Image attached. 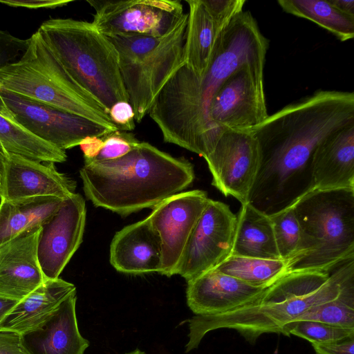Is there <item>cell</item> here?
<instances>
[{
	"mask_svg": "<svg viewBox=\"0 0 354 354\" xmlns=\"http://www.w3.org/2000/svg\"><path fill=\"white\" fill-rule=\"evenodd\" d=\"M354 283V259L331 272H288L245 304L220 314L195 315L189 320L186 353L196 348L208 333L219 328L236 330L254 343L265 333H281L310 308L337 299Z\"/></svg>",
	"mask_w": 354,
	"mask_h": 354,
	"instance_id": "3957f363",
	"label": "cell"
},
{
	"mask_svg": "<svg viewBox=\"0 0 354 354\" xmlns=\"http://www.w3.org/2000/svg\"><path fill=\"white\" fill-rule=\"evenodd\" d=\"M329 2L340 12L354 18L353 0H329Z\"/></svg>",
	"mask_w": 354,
	"mask_h": 354,
	"instance_id": "f35d334b",
	"label": "cell"
},
{
	"mask_svg": "<svg viewBox=\"0 0 354 354\" xmlns=\"http://www.w3.org/2000/svg\"><path fill=\"white\" fill-rule=\"evenodd\" d=\"M162 248L159 236L147 218L123 227L110 245V263L118 272L133 274L160 272Z\"/></svg>",
	"mask_w": 354,
	"mask_h": 354,
	"instance_id": "44dd1931",
	"label": "cell"
},
{
	"mask_svg": "<svg viewBox=\"0 0 354 354\" xmlns=\"http://www.w3.org/2000/svg\"><path fill=\"white\" fill-rule=\"evenodd\" d=\"M268 216L280 258L288 263L298 256L301 245L300 227L293 205Z\"/></svg>",
	"mask_w": 354,
	"mask_h": 354,
	"instance_id": "f546056e",
	"label": "cell"
},
{
	"mask_svg": "<svg viewBox=\"0 0 354 354\" xmlns=\"http://www.w3.org/2000/svg\"><path fill=\"white\" fill-rule=\"evenodd\" d=\"M86 198L121 216L153 207L194 179L192 164L147 142L111 160L84 162L80 170Z\"/></svg>",
	"mask_w": 354,
	"mask_h": 354,
	"instance_id": "277c9868",
	"label": "cell"
},
{
	"mask_svg": "<svg viewBox=\"0 0 354 354\" xmlns=\"http://www.w3.org/2000/svg\"><path fill=\"white\" fill-rule=\"evenodd\" d=\"M74 284L61 278L46 279L19 301L0 322V330L21 335L40 325L72 292Z\"/></svg>",
	"mask_w": 354,
	"mask_h": 354,
	"instance_id": "603a6c76",
	"label": "cell"
},
{
	"mask_svg": "<svg viewBox=\"0 0 354 354\" xmlns=\"http://www.w3.org/2000/svg\"><path fill=\"white\" fill-rule=\"evenodd\" d=\"M311 345L315 354H354L353 338L327 343L314 342Z\"/></svg>",
	"mask_w": 354,
	"mask_h": 354,
	"instance_id": "e575fe53",
	"label": "cell"
},
{
	"mask_svg": "<svg viewBox=\"0 0 354 354\" xmlns=\"http://www.w3.org/2000/svg\"><path fill=\"white\" fill-rule=\"evenodd\" d=\"M209 199L205 192L194 189L174 194L153 207L147 218L160 239V274H176L185 245Z\"/></svg>",
	"mask_w": 354,
	"mask_h": 354,
	"instance_id": "5bb4252c",
	"label": "cell"
},
{
	"mask_svg": "<svg viewBox=\"0 0 354 354\" xmlns=\"http://www.w3.org/2000/svg\"><path fill=\"white\" fill-rule=\"evenodd\" d=\"M187 13L165 35L107 36L118 54L129 102L140 123L162 87L184 64Z\"/></svg>",
	"mask_w": 354,
	"mask_h": 354,
	"instance_id": "ba28073f",
	"label": "cell"
},
{
	"mask_svg": "<svg viewBox=\"0 0 354 354\" xmlns=\"http://www.w3.org/2000/svg\"><path fill=\"white\" fill-rule=\"evenodd\" d=\"M265 288L211 269L187 282V305L196 315L220 314L243 306Z\"/></svg>",
	"mask_w": 354,
	"mask_h": 354,
	"instance_id": "ffe728a7",
	"label": "cell"
},
{
	"mask_svg": "<svg viewBox=\"0 0 354 354\" xmlns=\"http://www.w3.org/2000/svg\"><path fill=\"white\" fill-rule=\"evenodd\" d=\"M126 354H147L145 352L140 351V349H136L131 352L127 353Z\"/></svg>",
	"mask_w": 354,
	"mask_h": 354,
	"instance_id": "60d3db41",
	"label": "cell"
},
{
	"mask_svg": "<svg viewBox=\"0 0 354 354\" xmlns=\"http://www.w3.org/2000/svg\"><path fill=\"white\" fill-rule=\"evenodd\" d=\"M268 46L250 11L234 16L216 41L206 72L198 75L183 64L156 97L148 114L164 142L207 158L220 136L209 118L214 94L241 66L265 65Z\"/></svg>",
	"mask_w": 354,
	"mask_h": 354,
	"instance_id": "6da1fadb",
	"label": "cell"
},
{
	"mask_svg": "<svg viewBox=\"0 0 354 354\" xmlns=\"http://www.w3.org/2000/svg\"><path fill=\"white\" fill-rule=\"evenodd\" d=\"M281 334L293 335L314 342H339L354 337V328H344L314 321H299L286 325Z\"/></svg>",
	"mask_w": 354,
	"mask_h": 354,
	"instance_id": "4dcf8cb0",
	"label": "cell"
},
{
	"mask_svg": "<svg viewBox=\"0 0 354 354\" xmlns=\"http://www.w3.org/2000/svg\"><path fill=\"white\" fill-rule=\"evenodd\" d=\"M6 112L35 136L66 151L87 136L102 137L114 131L87 118L0 89Z\"/></svg>",
	"mask_w": 354,
	"mask_h": 354,
	"instance_id": "9c48e42d",
	"label": "cell"
},
{
	"mask_svg": "<svg viewBox=\"0 0 354 354\" xmlns=\"http://www.w3.org/2000/svg\"><path fill=\"white\" fill-rule=\"evenodd\" d=\"M109 115L118 130L131 131L136 127L135 113L129 102L115 103L109 109Z\"/></svg>",
	"mask_w": 354,
	"mask_h": 354,
	"instance_id": "836d02e7",
	"label": "cell"
},
{
	"mask_svg": "<svg viewBox=\"0 0 354 354\" xmlns=\"http://www.w3.org/2000/svg\"><path fill=\"white\" fill-rule=\"evenodd\" d=\"M0 354H25L20 343V335L0 330Z\"/></svg>",
	"mask_w": 354,
	"mask_h": 354,
	"instance_id": "8d00e7d4",
	"label": "cell"
},
{
	"mask_svg": "<svg viewBox=\"0 0 354 354\" xmlns=\"http://www.w3.org/2000/svg\"><path fill=\"white\" fill-rule=\"evenodd\" d=\"M236 221L229 205L209 198L185 245L176 274L188 282L228 259Z\"/></svg>",
	"mask_w": 354,
	"mask_h": 354,
	"instance_id": "7c38bea8",
	"label": "cell"
},
{
	"mask_svg": "<svg viewBox=\"0 0 354 354\" xmlns=\"http://www.w3.org/2000/svg\"><path fill=\"white\" fill-rule=\"evenodd\" d=\"M103 147L92 161H106L121 158L134 149L140 143L131 131L116 130L102 137Z\"/></svg>",
	"mask_w": 354,
	"mask_h": 354,
	"instance_id": "1f68e13d",
	"label": "cell"
},
{
	"mask_svg": "<svg viewBox=\"0 0 354 354\" xmlns=\"http://www.w3.org/2000/svg\"><path fill=\"white\" fill-rule=\"evenodd\" d=\"M236 217L232 256L281 260L268 215L247 203Z\"/></svg>",
	"mask_w": 354,
	"mask_h": 354,
	"instance_id": "cb8c5ba5",
	"label": "cell"
},
{
	"mask_svg": "<svg viewBox=\"0 0 354 354\" xmlns=\"http://www.w3.org/2000/svg\"><path fill=\"white\" fill-rule=\"evenodd\" d=\"M95 10L92 24L102 34L161 37L180 20V0L87 1Z\"/></svg>",
	"mask_w": 354,
	"mask_h": 354,
	"instance_id": "8fae6325",
	"label": "cell"
},
{
	"mask_svg": "<svg viewBox=\"0 0 354 354\" xmlns=\"http://www.w3.org/2000/svg\"><path fill=\"white\" fill-rule=\"evenodd\" d=\"M264 64H245L230 75L214 94L209 121L218 134L225 129L250 131L268 117Z\"/></svg>",
	"mask_w": 354,
	"mask_h": 354,
	"instance_id": "30bf717a",
	"label": "cell"
},
{
	"mask_svg": "<svg viewBox=\"0 0 354 354\" xmlns=\"http://www.w3.org/2000/svg\"><path fill=\"white\" fill-rule=\"evenodd\" d=\"M188 4L184 64L198 75L208 68L216 41L243 11L245 0H185Z\"/></svg>",
	"mask_w": 354,
	"mask_h": 354,
	"instance_id": "2e32d148",
	"label": "cell"
},
{
	"mask_svg": "<svg viewBox=\"0 0 354 354\" xmlns=\"http://www.w3.org/2000/svg\"><path fill=\"white\" fill-rule=\"evenodd\" d=\"M205 160L214 187L241 204L249 202L260 165L258 143L249 131L223 129Z\"/></svg>",
	"mask_w": 354,
	"mask_h": 354,
	"instance_id": "4fadbf2b",
	"label": "cell"
},
{
	"mask_svg": "<svg viewBox=\"0 0 354 354\" xmlns=\"http://www.w3.org/2000/svg\"><path fill=\"white\" fill-rule=\"evenodd\" d=\"M220 272L257 288H266L288 272L286 261L230 256L216 268Z\"/></svg>",
	"mask_w": 354,
	"mask_h": 354,
	"instance_id": "83f0119b",
	"label": "cell"
},
{
	"mask_svg": "<svg viewBox=\"0 0 354 354\" xmlns=\"http://www.w3.org/2000/svg\"><path fill=\"white\" fill-rule=\"evenodd\" d=\"M86 209L77 193L63 200L57 210L41 227L37 259L46 279H55L80 247L83 238Z\"/></svg>",
	"mask_w": 354,
	"mask_h": 354,
	"instance_id": "9a60e30c",
	"label": "cell"
},
{
	"mask_svg": "<svg viewBox=\"0 0 354 354\" xmlns=\"http://www.w3.org/2000/svg\"><path fill=\"white\" fill-rule=\"evenodd\" d=\"M70 0H0V3L15 8L53 9L66 6Z\"/></svg>",
	"mask_w": 354,
	"mask_h": 354,
	"instance_id": "d590c367",
	"label": "cell"
},
{
	"mask_svg": "<svg viewBox=\"0 0 354 354\" xmlns=\"http://www.w3.org/2000/svg\"><path fill=\"white\" fill-rule=\"evenodd\" d=\"M299 321L354 328V283L349 285L337 299L310 308L293 322Z\"/></svg>",
	"mask_w": 354,
	"mask_h": 354,
	"instance_id": "f1b7e54d",
	"label": "cell"
},
{
	"mask_svg": "<svg viewBox=\"0 0 354 354\" xmlns=\"http://www.w3.org/2000/svg\"><path fill=\"white\" fill-rule=\"evenodd\" d=\"M37 30L68 75L108 110L129 102L116 48L91 22L51 18Z\"/></svg>",
	"mask_w": 354,
	"mask_h": 354,
	"instance_id": "5b68a950",
	"label": "cell"
},
{
	"mask_svg": "<svg viewBox=\"0 0 354 354\" xmlns=\"http://www.w3.org/2000/svg\"><path fill=\"white\" fill-rule=\"evenodd\" d=\"M0 200L14 201L73 194L76 183L59 172L55 162H43L14 153L0 154Z\"/></svg>",
	"mask_w": 354,
	"mask_h": 354,
	"instance_id": "e0dca14e",
	"label": "cell"
},
{
	"mask_svg": "<svg viewBox=\"0 0 354 354\" xmlns=\"http://www.w3.org/2000/svg\"><path fill=\"white\" fill-rule=\"evenodd\" d=\"M17 154L43 162L62 163L66 151L41 140L14 120L0 104V154Z\"/></svg>",
	"mask_w": 354,
	"mask_h": 354,
	"instance_id": "484cf974",
	"label": "cell"
},
{
	"mask_svg": "<svg viewBox=\"0 0 354 354\" xmlns=\"http://www.w3.org/2000/svg\"><path fill=\"white\" fill-rule=\"evenodd\" d=\"M301 231L288 272H331L354 259V189L310 190L293 205Z\"/></svg>",
	"mask_w": 354,
	"mask_h": 354,
	"instance_id": "8992f818",
	"label": "cell"
},
{
	"mask_svg": "<svg viewBox=\"0 0 354 354\" xmlns=\"http://www.w3.org/2000/svg\"><path fill=\"white\" fill-rule=\"evenodd\" d=\"M311 190L354 189V123L320 142L311 158Z\"/></svg>",
	"mask_w": 354,
	"mask_h": 354,
	"instance_id": "7402d4cb",
	"label": "cell"
},
{
	"mask_svg": "<svg viewBox=\"0 0 354 354\" xmlns=\"http://www.w3.org/2000/svg\"><path fill=\"white\" fill-rule=\"evenodd\" d=\"M30 39L17 37L0 29V68L18 61L25 53Z\"/></svg>",
	"mask_w": 354,
	"mask_h": 354,
	"instance_id": "d6a6232c",
	"label": "cell"
},
{
	"mask_svg": "<svg viewBox=\"0 0 354 354\" xmlns=\"http://www.w3.org/2000/svg\"><path fill=\"white\" fill-rule=\"evenodd\" d=\"M29 39L23 56L0 68V89L118 130L109 110L68 75L39 31Z\"/></svg>",
	"mask_w": 354,
	"mask_h": 354,
	"instance_id": "52a82bcc",
	"label": "cell"
},
{
	"mask_svg": "<svg viewBox=\"0 0 354 354\" xmlns=\"http://www.w3.org/2000/svg\"><path fill=\"white\" fill-rule=\"evenodd\" d=\"M83 152L84 162L93 160L100 152L103 147L102 137L87 136L79 145Z\"/></svg>",
	"mask_w": 354,
	"mask_h": 354,
	"instance_id": "74e56055",
	"label": "cell"
},
{
	"mask_svg": "<svg viewBox=\"0 0 354 354\" xmlns=\"http://www.w3.org/2000/svg\"><path fill=\"white\" fill-rule=\"evenodd\" d=\"M62 198L33 197L0 201V248L42 225L61 206Z\"/></svg>",
	"mask_w": 354,
	"mask_h": 354,
	"instance_id": "d4e9b609",
	"label": "cell"
},
{
	"mask_svg": "<svg viewBox=\"0 0 354 354\" xmlns=\"http://www.w3.org/2000/svg\"><path fill=\"white\" fill-rule=\"evenodd\" d=\"M41 227L0 248V297L20 301L46 280L37 259Z\"/></svg>",
	"mask_w": 354,
	"mask_h": 354,
	"instance_id": "d6986e66",
	"label": "cell"
},
{
	"mask_svg": "<svg viewBox=\"0 0 354 354\" xmlns=\"http://www.w3.org/2000/svg\"><path fill=\"white\" fill-rule=\"evenodd\" d=\"M19 301L0 297V322L12 310Z\"/></svg>",
	"mask_w": 354,
	"mask_h": 354,
	"instance_id": "ab89813d",
	"label": "cell"
},
{
	"mask_svg": "<svg viewBox=\"0 0 354 354\" xmlns=\"http://www.w3.org/2000/svg\"><path fill=\"white\" fill-rule=\"evenodd\" d=\"M354 123V93L319 89L290 103L249 131L260 165L254 183L263 196L291 203L313 187L311 158L330 135Z\"/></svg>",
	"mask_w": 354,
	"mask_h": 354,
	"instance_id": "7a4b0ae2",
	"label": "cell"
},
{
	"mask_svg": "<svg viewBox=\"0 0 354 354\" xmlns=\"http://www.w3.org/2000/svg\"><path fill=\"white\" fill-rule=\"evenodd\" d=\"M76 301L75 290L40 325L20 335L25 354H84L89 342L78 328Z\"/></svg>",
	"mask_w": 354,
	"mask_h": 354,
	"instance_id": "ac0fdd59",
	"label": "cell"
},
{
	"mask_svg": "<svg viewBox=\"0 0 354 354\" xmlns=\"http://www.w3.org/2000/svg\"><path fill=\"white\" fill-rule=\"evenodd\" d=\"M0 180H1V165H0Z\"/></svg>",
	"mask_w": 354,
	"mask_h": 354,
	"instance_id": "b9f144b4",
	"label": "cell"
},
{
	"mask_svg": "<svg viewBox=\"0 0 354 354\" xmlns=\"http://www.w3.org/2000/svg\"><path fill=\"white\" fill-rule=\"evenodd\" d=\"M277 3L286 13L315 23L341 41L354 37V18L340 12L329 1L279 0Z\"/></svg>",
	"mask_w": 354,
	"mask_h": 354,
	"instance_id": "4316f807",
	"label": "cell"
}]
</instances>
